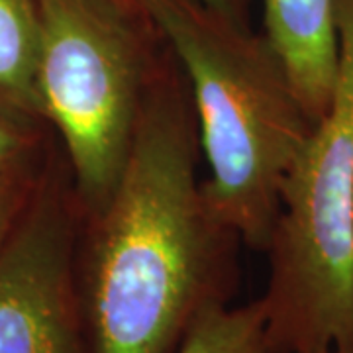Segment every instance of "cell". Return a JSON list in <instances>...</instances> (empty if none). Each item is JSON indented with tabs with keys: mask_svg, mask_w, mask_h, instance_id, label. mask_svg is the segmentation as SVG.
Segmentation results:
<instances>
[{
	"mask_svg": "<svg viewBox=\"0 0 353 353\" xmlns=\"http://www.w3.org/2000/svg\"><path fill=\"white\" fill-rule=\"evenodd\" d=\"M189 85L163 39L120 179L83 216L77 265L94 353H175L201 316L232 304L243 241L208 199Z\"/></svg>",
	"mask_w": 353,
	"mask_h": 353,
	"instance_id": "cell-1",
	"label": "cell"
},
{
	"mask_svg": "<svg viewBox=\"0 0 353 353\" xmlns=\"http://www.w3.org/2000/svg\"><path fill=\"white\" fill-rule=\"evenodd\" d=\"M141 4L187 79L208 199L243 245L265 252L287 171L314 122L265 34L201 0Z\"/></svg>",
	"mask_w": 353,
	"mask_h": 353,
	"instance_id": "cell-2",
	"label": "cell"
},
{
	"mask_svg": "<svg viewBox=\"0 0 353 353\" xmlns=\"http://www.w3.org/2000/svg\"><path fill=\"white\" fill-rule=\"evenodd\" d=\"M336 18V87L287 171L263 252L271 353H353V0Z\"/></svg>",
	"mask_w": 353,
	"mask_h": 353,
	"instance_id": "cell-3",
	"label": "cell"
},
{
	"mask_svg": "<svg viewBox=\"0 0 353 353\" xmlns=\"http://www.w3.org/2000/svg\"><path fill=\"white\" fill-rule=\"evenodd\" d=\"M39 106L85 214L116 187L163 36L114 0H39Z\"/></svg>",
	"mask_w": 353,
	"mask_h": 353,
	"instance_id": "cell-4",
	"label": "cell"
},
{
	"mask_svg": "<svg viewBox=\"0 0 353 353\" xmlns=\"http://www.w3.org/2000/svg\"><path fill=\"white\" fill-rule=\"evenodd\" d=\"M83 216L55 139L0 257V353H94L77 265Z\"/></svg>",
	"mask_w": 353,
	"mask_h": 353,
	"instance_id": "cell-5",
	"label": "cell"
},
{
	"mask_svg": "<svg viewBox=\"0 0 353 353\" xmlns=\"http://www.w3.org/2000/svg\"><path fill=\"white\" fill-rule=\"evenodd\" d=\"M338 0H263V34L287 67L308 118L328 108L338 77Z\"/></svg>",
	"mask_w": 353,
	"mask_h": 353,
	"instance_id": "cell-6",
	"label": "cell"
},
{
	"mask_svg": "<svg viewBox=\"0 0 353 353\" xmlns=\"http://www.w3.org/2000/svg\"><path fill=\"white\" fill-rule=\"evenodd\" d=\"M39 53V0H0V114L30 128H48L38 94Z\"/></svg>",
	"mask_w": 353,
	"mask_h": 353,
	"instance_id": "cell-7",
	"label": "cell"
},
{
	"mask_svg": "<svg viewBox=\"0 0 353 353\" xmlns=\"http://www.w3.org/2000/svg\"><path fill=\"white\" fill-rule=\"evenodd\" d=\"M175 353H271L259 299L208 310L194 322Z\"/></svg>",
	"mask_w": 353,
	"mask_h": 353,
	"instance_id": "cell-8",
	"label": "cell"
},
{
	"mask_svg": "<svg viewBox=\"0 0 353 353\" xmlns=\"http://www.w3.org/2000/svg\"><path fill=\"white\" fill-rule=\"evenodd\" d=\"M53 143H51L50 152L34 163L0 169V257L6 250V243L10 240L20 216L24 212L26 204L38 185L39 175L50 159Z\"/></svg>",
	"mask_w": 353,
	"mask_h": 353,
	"instance_id": "cell-9",
	"label": "cell"
},
{
	"mask_svg": "<svg viewBox=\"0 0 353 353\" xmlns=\"http://www.w3.org/2000/svg\"><path fill=\"white\" fill-rule=\"evenodd\" d=\"M50 128H30L0 114V169L34 163L50 152L53 143Z\"/></svg>",
	"mask_w": 353,
	"mask_h": 353,
	"instance_id": "cell-10",
	"label": "cell"
},
{
	"mask_svg": "<svg viewBox=\"0 0 353 353\" xmlns=\"http://www.w3.org/2000/svg\"><path fill=\"white\" fill-rule=\"evenodd\" d=\"M202 4L214 8L218 12L226 14L230 18L238 20L241 24H250L248 16H250V6L252 0H201Z\"/></svg>",
	"mask_w": 353,
	"mask_h": 353,
	"instance_id": "cell-11",
	"label": "cell"
},
{
	"mask_svg": "<svg viewBox=\"0 0 353 353\" xmlns=\"http://www.w3.org/2000/svg\"><path fill=\"white\" fill-rule=\"evenodd\" d=\"M116 4H120L122 8H126L130 12L134 14H148L145 12V8H143V4H141V0H114Z\"/></svg>",
	"mask_w": 353,
	"mask_h": 353,
	"instance_id": "cell-12",
	"label": "cell"
},
{
	"mask_svg": "<svg viewBox=\"0 0 353 353\" xmlns=\"http://www.w3.org/2000/svg\"><path fill=\"white\" fill-rule=\"evenodd\" d=\"M314 353H350V352H341V350H324V352H314Z\"/></svg>",
	"mask_w": 353,
	"mask_h": 353,
	"instance_id": "cell-13",
	"label": "cell"
}]
</instances>
